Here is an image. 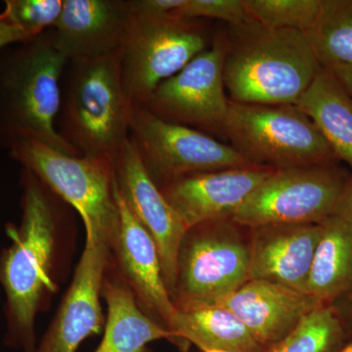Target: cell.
Returning <instances> with one entry per match:
<instances>
[{
  "label": "cell",
  "mask_w": 352,
  "mask_h": 352,
  "mask_svg": "<svg viewBox=\"0 0 352 352\" xmlns=\"http://www.w3.org/2000/svg\"><path fill=\"white\" fill-rule=\"evenodd\" d=\"M19 226H7L11 245L0 252L6 294V346L34 352L36 316L56 293V268L73 217L69 206L32 171H21Z\"/></svg>",
  "instance_id": "6da1fadb"
},
{
  "label": "cell",
  "mask_w": 352,
  "mask_h": 352,
  "mask_svg": "<svg viewBox=\"0 0 352 352\" xmlns=\"http://www.w3.org/2000/svg\"><path fill=\"white\" fill-rule=\"evenodd\" d=\"M224 83L229 100L295 105L322 66L305 32L272 29L256 21L229 25Z\"/></svg>",
  "instance_id": "7a4b0ae2"
},
{
  "label": "cell",
  "mask_w": 352,
  "mask_h": 352,
  "mask_svg": "<svg viewBox=\"0 0 352 352\" xmlns=\"http://www.w3.org/2000/svg\"><path fill=\"white\" fill-rule=\"evenodd\" d=\"M67 61L53 43L52 28L0 51V147L10 151L34 140L62 154L80 156L56 129Z\"/></svg>",
  "instance_id": "3957f363"
},
{
  "label": "cell",
  "mask_w": 352,
  "mask_h": 352,
  "mask_svg": "<svg viewBox=\"0 0 352 352\" xmlns=\"http://www.w3.org/2000/svg\"><path fill=\"white\" fill-rule=\"evenodd\" d=\"M132 113L120 52L67 61L60 82L56 129L80 156L113 160L131 138Z\"/></svg>",
  "instance_id": "277c9868"
},
{
  "label": "cell",
  "mask_w": 352,
  "mask_h": 352,
  "mask_svg": "<svg viewBox=\"0 0 352 352\" xmlns=\"http://www.w3.org/2000/svg\"><path fill=\"white\" fill-rule=\"evenodd\" d=\"M222 135L254 166L283 170L339 162L314 122L296 105L229 100Z\"/></svg>",
  "instance_id": "5b68a950"
},
{
  "label": "cell",
  "mask_w": 352,
  "mask_h": 352,
  "mask_svg": "<svg viewBox=\"0 0 352 352\" xmlns=\"http://www.w3.org/2000/svg\"><path fill=\"white\" fill-rule=\"evenodd\" d=\"M212 38L200 19L132 11L120 50L122 83L132 103L143 105L160 83L207 50Z\"/></svg>",
  "instance_id": "8992f818"
},
{
  "label": "cell",
  "mask_w": 352,
  "mask_h": 352,
  "mask_svg": "<svg viewBox=\"0 0 352 352\" xmlns=\"http://www.w3.org/2000/svg\"><path fill=\"white\" fill-rule=\"evenodd\" d=\"M9 154L78 212L87 237L112 242L120 222L113 160L69 156L34 140L19 143Z\"/></svg>",
  "instance_id": "52a82bcc"
},
{
  "label": "cell",
  "mask_w": 352,
  "mask_h": 352,
  "mask_svg": "<svg viewBox=\"0 0 352 352\" xmlns=\"http://www.w3.org/2000/svg\"><path fill=\"white\" fill-rule=\"evenodd\" d=\"M232 219L188 229L177 256L171 300L176 309L208 305L250 280V240Z\"/></svg>",
  "instance_id": "ba28073f"
},
{
  "label": "cell",
  "mask_w": 352,
  "mask_h": 352,
  "mask_svg": "<svg viewBox=\"0 0 352 352\" xmlns=\"http://www.w3.org/2000/svg\"><path fill=\"white\" fill-rule=\"evenodd\" d=\"M351 175L338 164L275 170L233 215L238 226L320 223L335 214Z\"/></svg>",
  "instance_id": "9c48e42d"
},
{
  "label": "cell",
  "mask_w": 352,
  "mask_h": 352,
  "mask_svg": "<svg viewBox=\"0 0 352 352\" xmlns=\"http://www.w3.org/2000/svg\"><path fill=\"white\" fill-rule=\"evenodd\" d=\"M131 138L159 188L187 175L254 166L210 134L168 122L134 104Z\"/></svg>",
  "instance_id": "30bf717a"
},
{
  "label": "cell",
  "mask_w": 352,
  "mask_h": 352,
  "mask_svg": "<svg viewBox=\"0 0 352 352\" xmlns=\"http://www.w3.org/2000/svg\"><path fill=\"white\" fill-rule=\"evenodd\" d=\"M226 45V34H215L207 50L160 83L140 106L168 122L222 135L229 105L224 83Z\"/></svg>",
  "instance_id": "8fae6325"
},
{
  "label": "cell",
  "mask_w": 352,
  "mask_h": 352,
  "mask_svg": "<svg viewBox=\"0 0 352 352\" xmlns=\"http://www.w3.org/2000/svg\"><path fill=\"white\" fill-rule=\"evenodd\" d=\"M110 254V241L85 238L71 285L34 352H76L83 340L103 330L101 289Z\"/></svg>",
  "instance_id": "7c38bea8"
},
{
  "label": "cell",
  "mask_w": 352,
  "mask_h": 352,
  "mask_svg": "<svg viewBox=\"0 0 352 352\" xmlns=\"http://www.w3.org/2000/svg\"><path fill=\"white\" fill-rule=\"evenodd\" d=\"M113 171L118 194L156 243L164 283L171 296L178 252L187 228L148 175L131 138L113 157Z\"/></svg>",
  "instance_id": "4fadbf2b"
},
{
  "label": "cell",
  "mask_w": 352,
  "mask_h": 352,
  "mask_svg": "<svg viewBox=\"0 0 352 352\" xmlns=\"http://www.w3.org/2000/svg\"><path fill=\"white\" fill-rule=\"evenodd\" d=\"M274 170L268 166H248L196 173L160 189L188 230L206 222L232 219Z\"/></svg>",
  "instance_id": "5bb4252c"
},
{
  "label": "cell",
  "mask_w": 352,
  "mask_h": 352,
  "mask_svg": "<svg viewBox=\"0 0 352 352\" xmlns=\"http://www.w3.org/2000/svg\"><path fill=\"white\" fill-rule=\"evenodd\" d=\"M115 194L120 222L111 242V263L131 289L141 309L168 328L176 308L164 283L159 250L151 235L129 212L116 187Z\"/></svg>",
  "instance_id": "9a60e30c"
},
{
  "label": "cell",
  "mask_w": 352,
  "mask_h": 352,
  "mask_svg": "<svg viewBox=\"0 0 352 352\" xmlns=\"http://www.w3.org/2000/svg\"><path fill=\"white\" fill-rule=\"evenodd\" d=\"M208 305L235 315L265 349L284 339L307 314L324 305L307 293L265 280H249Z\"/></svg>",
  "instance_id": "2e32d148"
},
{
  "label": "cell",
  "mask_w": 352,
  "mask_h": 352,
  "mask_svg": "<svg viewBox=\"0 0 352 352\" xmlns=\"http://www.w3.org/2000/svg\"><path fill=\"white\" fill-rule=\"evenodd\" d=\"M132 16L131 0H64L53 43L68 61L120 52Z\"/></svg>",
  "instance_id": "e0dca14e"
},
{
  "label": "cell",
  "mask_w": 352,
  "mask_h": 352,
  "mask_svg": "<svg viewBox=\"0 0 352 352\" xmlns=\"http://www.w3.org/2000/svg\"><path fill=\"white\" fill-rule=\"evenodd\" d=\"M251 231L250 280L274 282L305 293L320 223L270 224Z\"/></svg>",
  "instance_id": "ac0fdd59"
},
{
  "label": "cell",
  "mask_w": 352,
  "mask_h": 352,
  "mask_svg": "<svg viewBox=\"0 0 352 352\" xmlns=\"http://www.w3.org/2000/svg\"><path fill=\"white\" fill-rule=\"evenodd\" d=\"M101 296L107 305L103 339L94 352H150L155 340L175 338L168 328L155 321L139 307L131 289L109 259L102 283Z\"/></svg>",
  "instance_id": "d6986e66"
},
{
  "label": "cell",
  "mask_w": 352,
  "mask_h": 352,
  "mask_svg": "<svg viewBox=\"0 0 352 352\" xmlns=\"http://www.w3.org/2000/svg\"><path fill=\"white\" fill-rule=\"evenodd\" d=\"M168 329L175 338V346L182 351L190 344L203 352L265 351L235 315L214 305L176 309Z\"/></svg>",
  "instance_id": "ffe728a7"
},
{
  "label": "cell",
  "mask_w": 352,
  "mask_h": 352,
  "mask_svg": "<svg viewBox=\"0 0 352 352\" xmlns=\"http://www.w3.org/2000/svg\"><path fill=\"white\" fill-rule=\"evenodd\" d=\"M320 226L305 293L328 305L352 292V224L333 214Z\"/></svg>",
  "instance_id": "44dd1931"
},
{
  "label": "cell",
  "mask_w": 352,
  "mask_h": 352,
  "mask_svg": "<svg viewBox=\"0 0 352 352\" xmlns=\"http://www.w3.org/2000/svg\"><path fill=\"white\" fill-rule=\"evenodd\" d=\"M311 119L337 157L352 170V97L323 68L295 104Z\"/></svg>",
  "instance_id": "7402d4cb"
},
{
  "label": "cell",
  "mask_w": 352,
  "mask_h": 352,
  "mask_svg": "<svg viewBox=\"0 0 352 352\" xmlns=\"http://www.w3.org/2000/svg\"><path fill=\"white\" fill-rule=\"evenodd\" d=\"M305 34L323 68L352 66V0H323L318 19Z\"/></svg>",
  "instance_id": "603a6c76"
},
{
  "label": "cell",
  "mask_w": 352,
  "mask_h": 352,
  "mask_svg": "<svg viewBox=\"0 0 352 352\" xmlns=\"http://www.w3.org/2000/svg\"><path fill=\"white\" fill-rule=\"evenodd\" d=\"M344 336V323L339 310L333 305H322L263 352H336Z\"/></svg>",
  "instance_id": "cb8c5ba5"
},
{
  "label": "cell",
  "mask_w": 352,
  "mask_h": 352,
  "mask_svg": "<svg viewBox=\"0 0 352 352\" xmlns=\"http://www.w3.org/2000/svg\"><path fill=\"white\" fill-rule=\"evenodd\" d=\"M323 0H245L252 19L272 29L307 32L318 19Z\"/></svg>",
  "instance_id": "d4e9b609"
},
{
  "label": "cell",
  "mask_w": 352,
  "mask_h": 352,
  "mask_svg": "<svg viewBox=\"0 0 352 352\" xmlns=\"http://www.w3.org/2000/svg\"><path fill=\"white\" fill-rule=\"evenodd\" d=\"M64 0H6L2 15L29 38L56 24Z\"/></svg>",
  "instance_id": "484cf974"
},
{
  "label": "cell",
  "mask_w": 352,
  "mask_h": 352,
  "mask_svg": "<svg viewBox=\"0 0 352 352\" xmlns=\"http://www.w3.org/2000/svg\"><path fill=\"white\" fill-rule=\"evenodd\" d=\"M187 19H217L228 25H241L251 23L245 0H185L175 13Z\"/></svg>",
  "instance_id": "4316f807"
},
{
  "label": "cell",
  "mask_w": 352,
  "mask_h": 352,
  "mask_svg": "<svg viewBox=\"0 0 352 352\" xmlns=\"http://www.w3.org/2000/svg\"><path fill=\"white\" fill-rule=\"evenodd\" d=\"M184 2L185 0H131V8L134 13L168 15L175 14Z\"/></svg>",
  "instance_id": "83f0119b"
},
{
  "label": "cell",
  "mask_w": 352,
  "mask_h": 352,
  "mask_svg": "<svg viewBox=\"0 0 352 352\" xmlns=\"http://www.w3.org/2000/svg\"><path fill=\"white\" fill-rule=\"evenodd\" d=\"M31 39L24 32L11 24L8 20L0 13V51L12 44L22 43Z\"/></svg>",
  "instance_id": "f1b7e54d"
},
{
  "label": "cell",
  "mask_w": 352,
  "mask_h": 352,
  "mask_svg": "<svg viewBox=\"0 0 352 352\" xmlns=\"http://www.w3.org/2000/svg\"><path fill=\"white\" fill-rule=\"evenodd\" d=\"M335 214L352 224V175L342 191Z\"/></svg>",
  "instance_id": "f546056e"
},
{
  "label": "cell",
  "mask_w": 352,
  "mask_h": 352,
  "mask_svg": "<svg viewBox=\"0 0 352 352\" xmlns=\"http://www.w3.org/2000/svg\"><path fill=\"white\" fill-rule=\"evenodd\" d=\"M328 69L332 72L333 76L352 97V66L333 67Z\"/></svg>",
  "instance_id": "4dcf8cb0"
},
{
  "label": "cell",
  "mask_w": 352,
  "mask_h": 352,
  "mask_svg": "<svg viewBox=\"0 0 352 352\" xmlns=\"http://www.w3.org/2000/svg\"><path fill=\"white\" fill-rule=\"evenodd\" d=\"M347 314L349 320L352 322V292L347 296Z\"/></svg>",
  "instance_id": "1f68e13d"
},
{
  "label": "cell",
  "mask_w": 352,
  "mask_h": 352,
  "mask_svg": "<svg viewBox=\"0 0 352 352\" xmlns=\"http://www.w3.org/2000/svg\"><path fill=\"white\" fill-rule=\"evenodd\" d=\"M336 352H352V342L349 346H344V349H338Z\"/></svg>",
  "instance_id": "d6a6232c"
},
{
  "label": "cell",
  "mask_w": 352,
  "mask_h": 352,
  "mask_svg": "<svg viewBox=\"0 0 352 352\" xmlns=\"http://www.w3.org/2000/svg\"><path fill=\"white\" fill-rule=\"evenodd\" d=\"M205 352H229V351H208Z\"/></svg>",
  "instance_id": "836d02e7"
}]
</instances>
